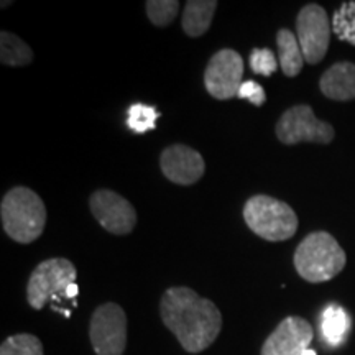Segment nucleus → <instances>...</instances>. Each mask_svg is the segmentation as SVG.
<instances>
[{"label": "nucleus", "mask_w": 355, "mask_h": 355, "mask_svg": "<svg viewBox=\"0 0 355 355\" xmlns=\"http://www.w3.org/2000/svg\"><path fill=\"white\" fill-rule=\"evenodd\" d=\"M0 61L6 66H26L33 61L32 48L10 32L0 33Z\"/></svg>", "instance_id": "obj_17"}, {"label": "nucleus", "mask_w": 355, "mask_h": 355, "mask_svg": "<svg viewBox=\"0 0 355 355\" xmlns=\"http://www.w3.org/2000/svg\"><path fill=\"white\" fill-rule=\"evenodd\" d=\"M243 78V60L235 50L217 51L204 71V86L217 101L234 99L239 96Z\"/></svg>", "instance_id": "obj_9"}, {"label": "nucleus", "mask_w": 355, "mask_h": 355, "mask_svg": "<svg viewBox=\"0 0 355 355\" xmlns=\"http://www.w3.org/2000/svg\"><path fill=\"white\" fill-rule=\"evenodd\" d=\"M159 112L152 105L132 104L127 110V127L135 133H145L153 130Z\"/></svg>", "instance_id": "obj_20"}, {"label": "nucleus", "mask_w": 355, "mask_h": 355, "mask_svg": "<svg viewBox=\"0 0 355 355\" xmlns=\"http://www.w3.org/2000/svg\"><path fill=\"white\" fill-rule=\"evenodd\" d=\"M250 68L254 73L268 78L278 69V60L268 48H254L250 53Z\"/></svg>", "instance_id": "obj_22"}, {"label": "nucleus", "mask_w": 355, "mask_h": 355, "mask_svg": "<svg viewBox=\"0 0 355 355\" xmlns=\"http://www.w3.org/2000/svg\"><path fill=\"white\" fill-rule=\"evenodd\" d=\"M321 92L332 101L355 99V64L349 61L332 64L319 81Z\"/></svg>", "instance_id": "obj_13"}, {"label": "nucleus", "mask_w": 355, "mask_h": 355, "mask_svg": "<svg viewBox=\"0 0 355 355\" xmlns=\"http://www.w3.org/2000/svg\"><path fill=\"white\" fill-rule=\"evenodd\" d=\"M331 21L332 33H336V37L340 42L350 43L355 46V0L340 3Z\"/></svg>", "instance_id": "obj_18"}, {"label": "nucleus", "mask_w": 355, "mask_h": 355, "mask_svg": "<svg viewBox=\"0 0 355 355\" xmlns=\"http://www.w3.org/2000/svg\"><path fill=\"white\" fill-rule=\"evenodd\" d=\"M159 168L171 183L191 186L204 176L206 163L198 150L188 145L176 144L163 150L159 157Z\"/></svg>", "instance_id": "obj_12"}, {"label": "nucleus", "mask_w": 355, "mask_h": 355, "mask_svg": "<svg viewBox=\"0 0 355 355\" xmlns=\"http://www.w3.org/2000/svg\"><path fill=\"white\" fill-rule=\"evenodd\" d=\"M278 140L285 145H296L301 141L309 144H331L336 132L331 123L319 121L309 105H295L283 112L277 123Z\"/></svg>", "instance_id": "obj_7"}, {"label": "nucleus", "mask_w": 355, "mask_h": 355, "mask_svg": "<svg viewBox=\"0 0 355 355\" xmlns=\"http://www.w3.org/2000/svg\"><path fill=\"white\" fill-rule=\"evenodd\" d=\"M216 10V0H189V2H186L183 19H181L184 33L191 38L202 37L211 28Z\"/></svg>", "instance_id": "obj_14"}, {"label": "nucleus", "mask_w": 355, "mask_h": 355, "mask_svg": "<svg viewBox=\"0 0 355 355\" xmlns=\"http://www.w3.org/2000/svg\"><path fill=\"white\" fill-rule=\"evenodd\" d=\"M0 355H44V350L37 336L15 334L3 340L0 345Z\"/></svg>", "instance_id": "obj_19"}, {"label": "nucleus", "mask_w": 355, "mask_h": 355, "mask_svg": "<svg viewBox=\"0 0 355 355\" xmlns=\"http://www.w3.org/2000/svg\"><path fill=\"white\" fill-rule=\"evenodd\" d=\"M321 332L324 340L332 347H337L345 340L350 332V318L339 304H329L321 318Z\"/></svg>", "instance_id": "obj_16"}, {"label": "nucleus", "mask_w": 355, "mask_h": 355, "mask_svg": "<svg viewBox=\"0 0 355 355\" xmlns=\"http://www.w3.org/2000/svg\"><path fill=\"white\" fill-rule=\"evenodd\" d=\"M92 216L107 232L130 234L137 225V211L130 201L110 189H97L89 198Z\"/></svg>", "instance_id": "obj_10"}, {"label": "nucleus", "mask_w": 355, "mask_h": 355, "mask_svg": "<svg viewBox=\"0 0 355 355\" xmlns=\"http://www.w3.org/2000/svg\"><path fill=\"white\" fill-rule=\"evenodd\" d=\"M243 219L252 232L268 242L288 241L298 230V216L290 204L266 194L248 199L243 206Z\"/></svg>", "instance_id": "obj_4"}, {"label": "nucleus", "mask_w": 355, "mask_h": 355, "mask_svg": "<svg viewBox=\"0 0 355 355\" xmlns=\"http://www.w3.org/2000/svg\"><path fill=\"white\" fill-rule=\"evenodd\" d=\"M277 46H278V61L282 71L288 78L298 76L303 69L304 56L301 51L298 38L290 30L282 28L277 33Z\"/></svg>", "instance_id": "obj_15"}, {"label": "nucleus", "mask_w": 355, "mask_h": 355, "mask_svg": "<svg viewBox=\"0 0 355 355\" xmlns=\"http://www.w3.org/2000/svg\"><path fill=\"white\" fill-rule=\"evenodd\" d=\"M78 270L68 259H50L37 265L26 285V300L33 309H43L50 300L66 296L69 285L76 282Z\"/></svg>", "instance_id": "obj_5"}, {"label": "nucleus", "mask_w": 355, "mask_h": 355, "mask_svg": "<svg viewBox=\"0 0 355 355\" xmlns=\"http://www.w3.org/2000/svg\"><path fill=\"white\" fill-rule=\"evenodd\" d=\"M295 268L309 283H324L344 270L345 252L329 232H313L301 241L295 252Z\"/></svg>", "instance_id": "obj_3"}, {"label": "nucleus", "mask_w": 355, "mask_h": 355, "mask_svg": "<svg viewBox=\"0 0 355 355\" xmlns=\"http://www.w3.org/2000/svg\"><path fill=\"white\" fill-rule=\"evenodd\" d=\"M331 33L332 21L321 6L308 3L301 8L296 19V35L306 63L318 64L326 56Z\"/></svg>", "instance_id": "obj_8"}, {"label": "nucleus", "mask_w": 355, "mask_h": 355, "mask_svg": "<svg viewBox=\"0 0 355 355\" xmlns=\"http://www.w3.org/2000/svg\"><path fill=\"white\" fill-rule=\"evenodd\" d=\"M313 326L300 316H290L266 337L260 355H303L313 343Z\"/></svg>", "instance_id": "obj_11"}, {"label": "nucleus", "mask_w": 355, "mask_h": 355, "mask_svg": "<svg viewBox=\"0 0 355 355\" xmlns=\"http://www.w3.org/2000/svg\"><path fill=\"white\" fill-rule=\"evenodd\" d=\"M303 355H318L316 352H314V350L313 349H306L304 350V352H303Z\"/></svg>", "instance_id": "obj_25"}, {"label": "nucleus", "mask_w": 355, "mask_h": 355, "mask_svg": "<svg viewBox=\"0 0 355 355\" xmlns=\"http://www.w3.org/2000/svg\"><path fill=\"white\" fill-rule=\"evenodd\" d=\"M145 7L148 20L155 26H168L176 19L180 2H176V0H148Z\"/></svg>", "instance_id": "obj_21"}, {"label": "nucleus", "mask_w": 355, "mask_h": 355, "mask_svg": "<svg viewBox=\"0 0 355 355\" xmlns=\"http://www.w3.org/2000/svg\"><path fill=\"white\" fill-rule=\"evenodd\" d=\"M89 339L96 355H122L127 345V316L122 306L101 304L92 313Z\"/></svg>", "instance_id": "obj_6"}, {"label": "nucleus", "mask_w": 355, "mask_h": 355, "mask_svg": "<svg viewBox=\"0 0 355 355\" xmlns=\"http://www.w3.org/2000/svg\"><path fill=\"white\" fill-rule=\"evenodd\" d=\"M78 293H79V288H78L76 283H73V285H69L68 290H66V298L74 300L78 296Z\"/></svg>", "instance_id": "obj_24"}, {"label": "nucleus", "mask_w": 355, "mask_h": 355, "mask_svg": "<svg viewBox=\"0 0 355 355\" xmlns=\"http://www.w3.org/2000/svg\"><path fill=\"white\" fill-rule=\"evenodd\" d=\"M237 97L252 102V104L257 105V107L263 105L265 101H266V94H265L263 87H261L260 84L255 83V81H245V83H243L241 86V91H239Z\"/></svg>", "instance_id": "obj_23"}, {"label": "nucleus", "mask_w": 355, "mask_h": 355, "mask_svg": "<svg viewBox=\"0 0 355 355\" xmlns=\"http://www.w3.org/2000/svg\"><path fill=\"white\" fill-rule=\"evenodd\" d=\"M159 316L189 354L206 350L222 329V314L217 306L188 286L168 288L159 301Z\"/></svg>", "instance_id": "obj_1"}, {"label": "nucleus", "mask_w": 355, "mask_h": 355, "mask_svg": "<svg viewBox=\"0 0 355 355\" xmlns=\"http://www.w3.org/2000/svg\"><path fill=\"white\" fill-rule=\"evenodd\" d=\"M2 227L12 241L32 243L43 234L46 225V206L35 191L15 186L0 204Z\"/></svg>", "instance_id": "obj_2"}]
</instances>
